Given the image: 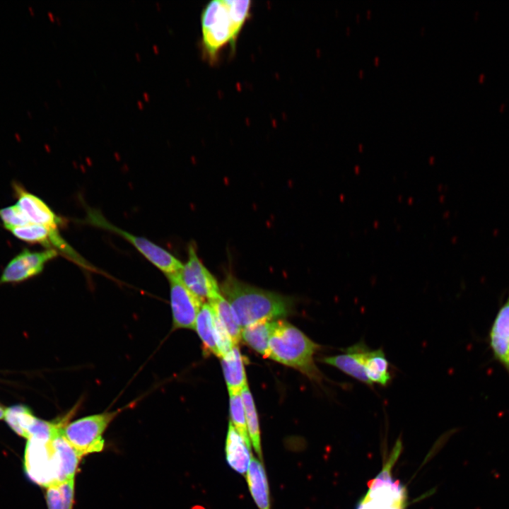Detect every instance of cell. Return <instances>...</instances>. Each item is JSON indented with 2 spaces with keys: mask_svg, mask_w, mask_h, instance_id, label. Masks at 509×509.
Listing matches in <instances>:
<instances>
[{
  "mask_svg": "<svg viewBox=\"0 0 509 509\" xmlns=\"http://www.w3.org/2000/svg\"><path fill=\"white\" fill-rule=\"evenodd\" d=\"M320 349V344L288 322L283 319L274 322L269 358L295 368L319 383L323 375L315 363L314 356Z\"/></svg>",
  "mask_w": 509,
  "mask_h": 509,
  "instance_id": "3",
  "label": "cell"
},
{
  "mask_svg": "<svg viewBox=\"0 0 509 509\" xmlns=\"http://www.w3.org/2000/svg\"><path fill=\"white\" fill-rule=\"evenodd\" d=\"M361 358L366 375L372 384L385 387L390 382V363L381 349L372 350L364 343Z\"/></svg>",
  "mask_w": 509,
  "mask_h": 509,
  "instance_id": "16",
  "label": "cell"
},
{
  "mask_svg": "<svg viewBox=\"0 0 509 509\" xmlns=\"http://www.w3.org/2000/svg\"><path fill=\"white\" fill-rule=\"evenodd\" d=\"M357 509H358V508Z\"/></svg>",
  "mask_w": 509,
  "mask_h": 509,
  "instance_id": "32",
  "label": "cell"
},
{
  "mask_svg": "<svg viewBox=\"0 0 509 509\" xmlns=\"http://www.w3.org/2000/svg\"><path fill=\"white\" fill-rule=\"evenodd\" d=\"M211 307L214 314L229 333L235 345L241 340L242 328L238 324L230 305L221 295L207 302Z\"/></svg>",
  "mask_w": 509,
  "mask_h": 509,
  "instance_id": "20",
  "label": "cell"
},
{
  "mask_svg": "<svg viewBox=\"0 0 509 509\" xmlns=\"http://www.w3.org/2000/svg\"><path fill=\"white\" fill-rule=\"evenodd\" d=\"M402 449V442L398 440L394 447L391 455L384 466L381 472L373 479L370 480L368 483V486L370 490H374L382 486L392 484V479L390 475V471L399 457Z\"/></svg>",
  "mask_w": 509,
  "mask_h": 509,
  "instance_id": "26",
  "label": "cell"
},
{
  "mask_svg": "<svg viewBox=\"0 0 509 509\" xmlns=\"http://www.w3.org/2000/svg\"><path fill=\"white\" fill-rule=\"evenodd\" d=\"M194 329L202 342L204 351L219 357L216 341L214 313L208 303H203L197 317Z\"/></svg>",
  "mask_w": 509,
  "mask_h": 509,
  "instance_id": "19",
  "label": "cell"
},
{
  "mask_svg": "<svg viewBox=\"0 0 509 509\" xmlns=\"http://www.w3.org/2000/svg\"><path fill=\"white\" fill-rule=\"evenodd\" d=\"M4 419L13 431L28 438V431L37 418L28 407L16 405L5 410Z\"/></svg>",
  "mask_w": 509,
  "mask_h": 509,
  "instance_id": "23",
  "label": "cell"
},
{
  "mask_svg": "<svg viewBox=\"0 0 509 509\" xmlns=\"http://www.w3.org/2000/svg\"><path fill=\"white\" fill-rule=\"evenodd\" d=\"M404 508H405L404 507H401V506H392V507L387 508L386 509H404Z\"/></svg>",
  "mask_w": 509,
  "mask_h": 509,
  "instance_id": "29",
  "label": "cell"
},
{
  "mask_svg": "<svg viewBox=\"0 0 509 509\" xmlns=\"http://www.w3.org/2000/svg\"><path fill=\"white\" fill-rule=\"evenodd\" d=\"M503 107H504V105L503 104V105H501V109H500V110L501 111V110H503Z\"/></svg>",
  "mask_w": 509,
  "mask_h": 509,
  "instance_id": "31",
  "label": "cell"
},
{
  "mask_svg": "<svg viewBox=\"0 0 509 509\" xmlns=\"http://www.w3.org/2000/svg\"><path fill=\"white\" fill-rule=\"evenodd\" d=\"M229 409L230 422L241 435L247 446L251 449V441L248 434L245 412L241 393L229 394Z\"/></svg>",
  "mask_w": 509,
  "mask_h": 509,
  "instance_id": "24",
  "label": "cell"
},
{
  "mask_svg": "<svg viewBox=\"0 0 509 509\" xmlns=\"http://www.w3.org/2000/svg\"><path fill=\"white\" fill-rule=\"evenodd\" d=\"M274 321H259L241 331V339L245 343L264 358H269V339Z\"/></svg>",
  "mask_w": 509,
  "mask_h": 509,
  "instance_id": "18",
  "label": "cell"
},
{
  "mask_svg": "<svg viewBox=\"0 0 509 509\" xmlns=\"http://www.w3.org/2000/svg\"><path fill=\"white\" fill-rule=\"evenodd\" d=\"M5 410L0 406V419L4 418Z\"/></svg>",
  "mask_w": 509,
  "mask_h": 509,
  "instance_id": "28",
  "label": "cell"
},
{
  "mask_svg": "<svg viewBox=\"0 0 509 509\" xmlns=\"http://www.w3.org/2000/svg\"><path fill=\"white\" fill-rule=\"evenodd\" d=\"M241 396L244 404L247 427L251 444H252L258 457L262 460L258 415L252 395L248 387H245L241 392Z\"/></svg>",
  "mask_w": 509,
  "mask_h": 509,
  "instance_id": "22",
  "label": "cell"
},
{
  "mask_svg": "<svg viewBox=\"0 0 509 509\" xmlns=\"http://www.w3.org/2000/svg\"><path fill=\"white\" fill-rule=\"evenodd\" d=\"M250 1L214 0L204 7L201 25L204 53L213 62L226 45L234 47L249 18Z\"/></svg>",
  "mask_w": 509,
  "mask_h": 509,
  "instance_id": "2",
  "label": "cell"
},
{
  "mask_svg": "<svg viewBox=\"0 0 509 509\" xmlns=\"http://www.w3.org/2000/svg\"><path fill=\"white\" fill-rule=\"evenodd\" d=\"M226 458L228 465L235 472L245 476L252 457L241 435L230 421L226 440Z\"/></svg>",
  "mask_w": 509,
  "mask_h": 509,
  "instance_id": "15",
  "label": "cell"
},
{
  "mask_svg": "<svg viewBox=\"0 0 509 509\" xmlns=\"http://www.w3.org/2000/svg\"><path fill=\"white\" fill-rule=\"evenodd\" d=\"M343 354L326 356L320 361L325 364L334 366L345 374L365 383L373 386L368 378L361 355V342L350 346L344 349Z\"/></svg>",
  "mask_w": 509,
  "mask_h": 509,
  "instance_id": "13",
  "label": "cell"
},
{
  "mask_svg": "<svg viewBox=\"0 0 509 509\" xmlns=\"http://www.w3.org/2000/svg\"><path fill=\"white\" fill-rule=\"evenodd\" d=\"M57 256V251L54 248L42 251L25 248L6 264L0 276V284L19 283L37 276L45 264Z\"/></svg>",
  "mask_w": 509,
  "mask_h": 509,
  "instance_id": "8",
  "label": "cell"
},
{
  "mask_svg": "<svg viewBox=\"0 0 509 509\" xmlns=\"http://www.w3.org/2000/svg\"><path fill=\"white\" fill-rule=\"evenodd\" d=\"M17 204L31 223L57 229L63 221L40 197L27 191L17 182H12Z\"/></svg>",
  "mask_w": 509,
  "mask_h": 509,
  "instance_id": "10",
  "label": "cell"
},
{
  "mask_svg": "<svg viewBox=\"0 0 509 509\" xmlns=\"http://www.w3.org/2000/svg\"><path fill=\"white\" fill-rule=\"evenodd\" d=\"M0 219L6 230L31 223L17 204L0 209Z\"/></svg>",
  "mask_w": 509,
  "mask_h": 509,
  "instance_id": "25",
  "label": "cell"
},
{
  "mask_svg": "<svg viewBox=\"0 0 509 509\" xmlns=\"http://www.w3.org/2000/svg\"><path fill=\"white\" fill-rule=\"evenodd\" d=\"M8 230L22 241L30 244H40L47 249H52V247H54L57 250L74 259L79 264L83 261L62 238L57 229L30 223L23 226L12 228Z\"/></svg>",
  "mask_w": 509,
  "mask_h": 509,
  "instance_id": "11",
  "label": "cell"
},
{
  "mask_svg": "<svg viewBox=\"0 0 509 509\" xmlns=\"http://www.w3.org/2000/svg\"><path fill=\"white\" fill-rule=\"evenodd\" d=\"M250 492L259 509H270L269 491L263 464L252 457L245 475Z\"/></svg>",
  "mask_w": 509,
  "mask_h": 509,
  "instance_id": "17",
  "label": "cell"
},
{
  "mask_svg": "<svg viewBox=\"0 0 509 509\" xmlns=\"http://www.w3.org/2000/svg\"><path fill=\"white\" fill-rule=\"evenodd\" d=\"M488 342L494 360L509 375V291L491 325Z\"/></svg>",
  "mask_w": 509,
  "mask_h": 509,
  "instance_id": "12",
  "label": "cell"
},
{
  "mask_svg": "<svg viewBox=\"0 0 509 509\" xmlns=\"http://www.w3.org/2000/svg\"><path fill=\"white\" fill-rule=\"evenodd\" d=\"M229 394H238L248 387L245 362L238 345L221 358Z\"/></svg>",
  "mask_w": 509,
  "mask_h": 509,
  "instance_id": "14",
  "label": "cell"
},
{
  "mask_svg": "<svg viewBox=\"0 0 509 509\" xmlns=\"http://www.w3.org/2000/svg\"><path fill=\"white\" fill-rule=\"evenodd\" d=\"M117 414L106 412L81 418L62 427V433L81 457L99 452L104 447L102 435Z\"/></svg>",
  "mask_w": 509,
  "mask_h": 509,
  "instance_id": "5",
  "label": "cell"
},
{
  "mask_svg": "<svg viewBox=\"0 0 509 509\" xmlns=\"http://www.w3.org/2000/svg\"><path fill=\"white\" fill-rule=\"evenodd\" d=\"M484 77V74H481V76H479V80H480V81H483Z\"/></svg>",
  "mask_w": 509,
  "mask_h": 509,
  "instance_id": "30",
  "label": "cell"
},
{
  "mask_svg": "<svg viewBox=\"0 0 509 509\" xmlns=\"http://www.w3.org/2000/svg\"><path fill=\"white\" fill-rule=\"evenodd\" d=\"M86 222L122 235L166 276L179 273L183 267V264L179 259L165 249L144 238L134 235L113 226L97 211L89 210Z\"/></svg>",
  "mask_w": 509,
  "mask_h": 509,
  "instance_id": "6",
  "label": "cell"
},
{
  "mask_svg": "<svg viewBox=\"0 0 509 509\" xmlns=\"http://www.w3.org/2000/svg\"><path fill=\"white\" fill-rule=\"evenodd\" d=\"M179 275L185 286L202 301L221 294L216 278L203 264L192 244L188 247V260Z\"/></svg>",
  "mask_w": 509,
  "mask_h": 509,
  "instance_id": "9",
  "label": "cell"
},
{
  "mask_svg": "<svg viewBox=\"0 0 509 509\" xmlns=\"http://www.w3.org/2000/svg\"><path fill=\"white\" fill-rule=\"evenodd\" d=\"M74 479L50 485L46 488L48 509H73Z\"/></svg>",
  "mask_w": 509,
  "mask_h": 509,
  "instance_id": "21",
  "label": "cell"
},
{
  "mask_svg": "<svg viewBox=\"0 0 509 509\" xmlns=\"http://www.w3.org/2000/svg\"><path fill=\"white\" fill-rule=\"evenodd\" d=\"M214 324L216 345L219 352V358H221L229 352L235 345L229 333L215 314Z\"/></svg>",
  "mask_w": 509,
  "mask_h": 509,
  "instance_id": "27",
  "label": "cell"
},
{
  "mask_svg": "<svg viewBox=\"0 0 509 509\" xmlns=\"http://www.w3.org/2000/svg\"><path fill=\"white\" fill-rule=\"evenodd\" d=\"M23 468L28 477L41 486L47 488L60 483L59 460L52 439L28 438Z\"/></svg>",
  "mask_w": 509,
  "mask_h": 509,
  "instance_id": "4",
  "label": "cell"
},
{
  "mask_svg": "<svg viewBox=\"0 0 509 509\" xmlns=\"http://www.w3.org/2000/svg\"><path fill=\"white\" fill-rule=\"evenodd\" d=\"M220 290L242 329L259 321L283 319L293 310L290 297L245 283L230 272Z\"/></svg>",
  "mask_w": 509,
  "mask_h": 509,
  "instance_id": "1",
  "label": "cell"
},
{
  "mask_svg": "<svg viewBox=\"0 0 509 509\" xmlns=\"http://www.w3.org/2000/svg\"><path fill=\"white\" fill-rule=\"evenodd\" d=\"M170 288V306L174 329H194L203 301L182 281L179 273L167 275Z\"/></svg>",
  "mask_w": 509,
  "mask_h": 509,
  "instance_id": "7",
  "label": "cell"
}]
</instances>
